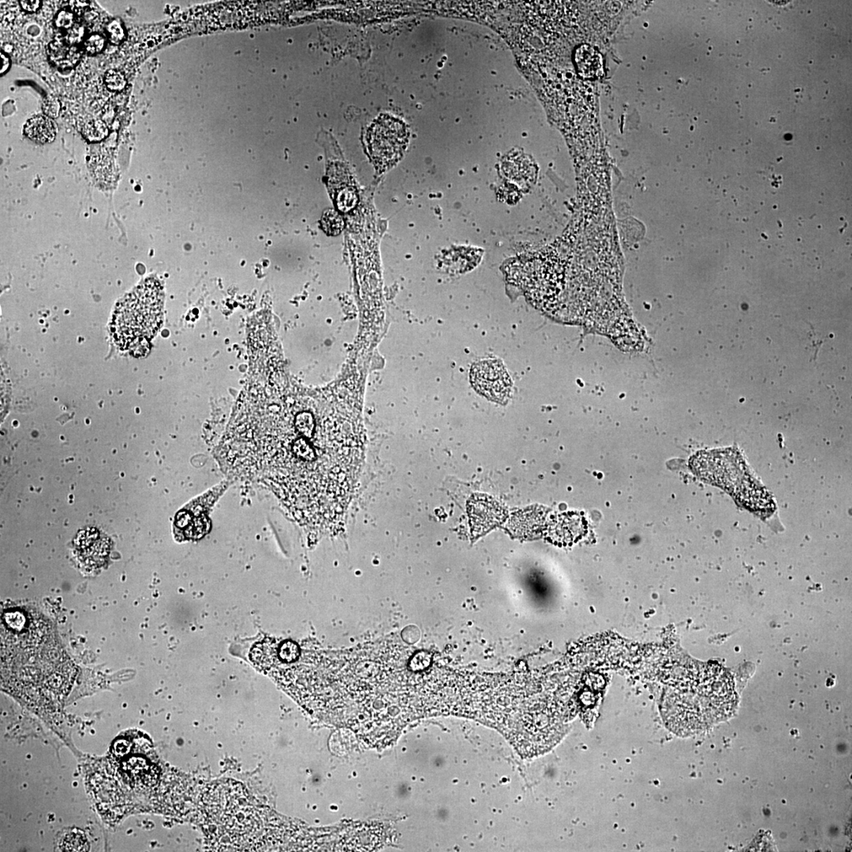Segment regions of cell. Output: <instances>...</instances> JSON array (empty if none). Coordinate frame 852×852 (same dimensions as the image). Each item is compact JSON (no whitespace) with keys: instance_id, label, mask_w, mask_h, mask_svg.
<instances>
[{"instance_id":"1","label":"cell","mask_w":852,"mask_h":852,"mask_svg":"<svg viewBox=\"0 0 852 852\" xmlns=\"http://www.w3.org/2000/svg\"><path fill=\"white\" fill-rule=\"evenodd\" d=\"M2 673L23 681L47 677L54 690L72 677L74 668L43 616L18 609L2 615Z\"/></svg>"},{"instance_id":"2","label":"cell","mask_w":852,"mask_h":852,"mask_svg":"<svg viewBox=\"0 0 852 852\" xmlns=\"http://www.w3.org/2000/svg\"><path fill=\"white\" fill-rule=\"evenodd\" d=\"M163 292L147 278L118 304L112 318V338L121 350L141 353L157 335L163 320Z\"/></svg>"},{"instance_id":"3","label":"cell","mask_w":852,"mask_h":852,"mask_svg":"<svg viewBox=\"0 0 852 852\" xmlns=\"http://www.w3.org/2000/svg\"><path fill=\"white\" fill-rule=\"evenodd\" d=\"M409 133L404 122L384 115L375 120L367 133V146L376 168L386 171L398 162L408 143Z\"/></svg>"},{"instance_id":"4","label":"cell","mask_w":852,"mask_h":852,"mask_svg":"<svg viewBox=\"0 0 852 852\" xmlns=\"http://www.w3.org/2000/svg\"><path fill=\"white\" fill-rule=\"evenodd\" d=\"M470 379L477 392L496 403L505 404L511 397L512 380L500 362L476 364L471 369Z\"/></svg>"},{"instance_id":"5","label":"cell","mask_w":852,"mask_h":852,"mask_svg":"<svg viewBox=\"0 0 852 852\" xmlns=\"http://www.w3.org/2000/svg\"><path fill=\"white\" fill-rule=\"evenodd\" d=\"M110 551V539L94 527L83 529L74 541L75 558L80 567L87 571H96L104 567Z\"/></svg>"},{"instance_id":"6","label":"cell","mask_w":852,"mask_h":852,"mask_svg":"<svg viewBox=\"0 0 852 852\" xmlns=\"http://www.w3.org/2000/svg\"><path fill=\"white\" fill-rule=\"evenodd\" d=\"M471 532L474 536L489 532L505 522L507 512L501 503L489 496L475 494L468 502Z\"/></svg>"},{"instance_id":"7","label":"cell","mask_w":852,"mask_h":852,"mask_svg":"<svg viewBox=\"0 0 852 852\" xmlns=\"http://www.w3.org/2000/svg\"><path fill=\"white\" fill-rule=\"evenodd\" d=\"M548 512L540 506H533L514 514L507 523L508 532L518 538L529 540L538 538L548 525Z\"/></svg>"},{"instance_id":"8","label":"cell","mask_w":852,"mask_h":852,"mask_svg":"<svg viewBox=\"0 0 852 852\" xmlns=\"http://www.w3.org/2000/svg\"><path fill=\"white\" fill-rule=\"evenodd\" d=\"M545 530L551 543L567 545L576 543L586 534L587 524L580 514L565 513L549 521Z\"/></svg>"},{"instance_id":"9","label":"cell","mask_w":852,"mask_h":852,"mask_svg":"<svg viewBox=\"0 0 852 852\" xmlns=\"http://www.w3.org/2000/svg\"><path fill=\"white\" fill-rule=\"evenodd\" d=\"M575 60L578 74L583 78L597 79L602 76V56L596 48L587 45L580 46L576 52Z\"/></svg>"},{"instance_id":"10","label":"cell","mask_w":852,"mask_h":852,"mask_svg":"<svg viewBox=\"0 0 852 852\" xmlns=\"http://www.w3.org/2000/svg\"><path fill=\"white\" fill-rule=\"evenodd\" d=\"M50 61L60 71L73 69L81 60L82 52L76 46L62 41H52L47 47Z\"/></svg>"},{"instance_id":"11","label":"cell","mask_w":852,"mask_h":852,"mask_svg":"<svg viewBox=\"0 0 852 852\" xmlns=\"http://www.w3.org/2000/svg\"><path fill=\"white\" fill-rule=\"evenodd\" d=\"M25 133L32 141L36 143H50L56 138L57 127L51 118L37 116L26 122Z\"/></svg>"},{"instance_id":"12","label":"cell","mask_w":852,"mask_h":852,"mask_svg":"<svg viewBox=\"0 0 852 852\" xmlns=\"http://www.w3.org/2000/svg\"><path fill=\"white\" fill-rule=\"evenodd\" d=\"M63 851H87L89 845L85 835L78 831L69 832L64 835L60 844Z\"/></svg>"},{"instance_id":"13","label":"cell","mask_w":852,"mask_h":852,"mask_svg":"<svg viewBox=\"0 0 852 852\" xmlns=\"http://www.w3.org/2000/svg\"><path fill=\"white\" fill-rule=\"evenodd\" d=\"M83 133L89 142H98L108 136L109 128L101 120L91 121L85 125Z\"/></svg>"},{"instance_id":"14","label":"cell","mask_w":852,"mask_h":852,"mask_svg":"<svg viewBox=\"0 0 852 852\" xmlns=\"http://www.w3.org/2000/svg\"><path fill=\"white\" fill-rule=\"evenodd\" d=\"M323 226L325 232L329 235H337L344 228V221L338 213L334 210H327L323 217Z\"/></svg>"},{"instance_id":"15","label":"cell","mask_w":852,"mask_h":852,"mask_svg":"<svg viewBox=\"0 0 852 852\" xmlns=\"http://www.w3.org/2000/svg\"><path fill=\"white\" fill-rule=\"evenodd\" d=\"M105 81L107 88L114 92H120L127 84L124 75L114 69H110L105 74Z\"/></svg>"},{"instance_id":"16","label":"cell","mask_w":852,"mask_h":852,"mask_svg":"<svg viewBox=\"0 0 852 852\" xmlns=\"http://www.w3.org/2000/svg\"><path fill=\"white\" fill-rule=\"evenodd\" d=\"M85 50L89 55H96L103 51L105 46V39L100 34L91 35L85 41Z\"/></svg>"},{"instance_id":"17","label":"cell","mask_w":852,"mask_h":852,"mask_svg":"<svg viewBox=\"0 0 852 852\" xmlns=\"http://www.w3.org/2000/svg\"><path fill=\"white\" fill-rule=\"evenodd\" d=\"M107 31L109 36V40L114 45H120L125 39V32L120 21L117 20L112 21L111 23L107 26Z\"/></svg>"},{"instance_id":"18","label":"cell","mask_w":852,"mask_h":852,"mask_svg":"<svg viewBox=\"0 0 852 852\" xmlns=\"http://www.w3.org/2000/svg\"><path fill=\"white\" fill-rule=\"evenodd\" d=\"M43 111L46 116L57 118L60 115L61 103L54 96H47L42 105Z\"/></svg>"},{"instance_id":"19","label":"cell","mask_w":852,"mask_h":852,"mask_svg":"<svg viewBox=\"0 0 852 852\" xmlns=\"http://www.w3.org/2000/svg\"><path fill=\"white\" fill-rule=\"evenodd\" d=\"M74 14L67 10H61L56 15L55 24L58 28L71 29L74 25Z\"/></svg>"},{"instance_id":"20","label":"cell","mask_w":852,"mask_h":852,"mask_svg":"<svg viewBox=\"0 0 852 852\" xmlns=\"http://www.w3.org/2000/svg\"><path fill=\"white\" fill-rule=\"evenodd\" d=\"M20 5L21 8H23L25 12L34 13L40 8L41 1H39V0H31V1H25V0H21V1H20Z\"/></svg>"},{"instance_id":"21","label":"cell","mask_w":852,"mask_h":852,"mask_svg":"<svg viewBox=\"0 0 852 852\" xmlns=\"http://www.w3.org/2000/svg\"><path fill=\"white\" fill-rule=\"evenodd\" d=\"M71 3H72L71 4L72 6V8L74 10H76L77 12H83V10L89 6L90 2L89 1H72Z\"/></svg>"},{"instance_id":"22","label":"cell","mask_w":852,"mask_h":852,"mask_svg":"<svg viewBox=\"0 0 852 852\" xmlns=\"http://www.w3.org/2000/svg\"><path fill=\"white\" fill-rule=\"evenodd\" d=\"M1 58H2L3 65H2L1 71H0V73H1V74H3L6 73L8 72V69L10 68V58L6 55L3 54V52H1Z\"/></svg>"}]
</instances>
